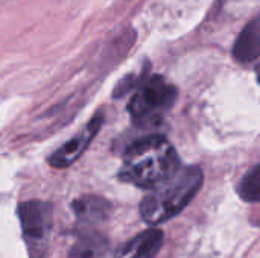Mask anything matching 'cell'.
Segmentation results:
<instances>
[{
  "label": "cell",
  "instance_id": "6da1fadb",
  "mask_svg": "<svg viewBox=\"0 0 260 258\" xmlns=\"http://www.w3.org/2000/svg\"><path fill=\"white\" fill-rule=\"evenodd\" d=\"M180 169L175 149L161 137H148L131 144L119 178L142 189H152Z\"/></svg>",
  "mask_w": 260,
  "mask_h": 258
},
{
  "label": "cell",
  "instance_id": "7a4b0ae2",
  "mask_svg": "<svg viewBox=\"0 0 260 258\" xmlns=\"http://www.w3.org/2000/svg\"><path fill=\"white\" fill-rule=\"evenodd\" d=\"M200 167H180L175 173L149 189L140 204L142 219L155 227L178 216L203 187Z\"/></svg>",
  "mask_w": 260,
  "mask_h": 258
},
{
  "label": "cell",
  "instance_id": "3957f363",
  "mask_svg": "<svg viewBox=\"0 0 260 258\" xmlns=\"http://www.w3.org/2000/svg\"><path fill=\"white\" fill-rule=\"evenodd\" d=\"M177 100V88L161 76H152L140 84L129 102L133 120L140 126L158 125Z\"/></svg>",
  "mask_w": 260,
  "mask_h": 258
},
{
  "label": "cell",
  "instance_id": "277c9868",
  "mask_svg": "<svg viewBox=\"0 0 260 258\" xmlns=\"http://www.w3.org/2000/svg\"><path fill=\"white\" fill-rule=\"evenodd\" d=\"M104 123V114H96L91 117V120L85 125L82 131H79L73 138H70L67 143H64L59 149H56L49 157V164L53 169H66L72 166L88 148L91 140L99 132L101 126Z\"/></svg>",
  "mask_w": 260,
  "mask_h": 258
},
{
  "label": "cell",
  "instance_id": "5b68a950",
  "mask_svg": "<svg viewBox=\"0 0 260 258\" xmlns=\"http://www.w3.org/2000/svg\"><path fill=\"white\" fill-rule=\"evenodd\" d=\"M52 205L43 201H27L20 204L18 217L27 242L43 240L52 227Z\"/></svg>",
  "mask_w": 260,
  "mask_h": 258
},
{
  "label": "cell",
  "instance_id": "8992f818",
  "mask_svg": "<svg viewBox=\"0 0 260 258\" xmlns=\"http://www.w3.org/2000/svg\"><path fill=\"white\" fill-rule=\"evenodd\" d=\"M165 242V234L158 228H149L126 242L114 258H155Z\"/></svg>",
  "mask_w": 260,
  "mask_h": 258
},
{
  "label": "cell",
  "instance_id": "52a82bcc",
  "mask_svg": "<svg viewBox=\"0 0 260 258\" xmlns=\"http://www.w3.org/2000/svg\"><path fill=\"white\" fill-rule=\"evenodd\" d=\"M233 56L241 64L253 62L260 56V15L251 20L241 32L233 47Z\"/></svg>",
  "mask_w": 260,
  "mask_h": 258
},
{
  "label": "cell",
  "instance_id": "ba28073f",
  "mask_svg": "<svg viewBox=\"0 0 260 258\" xmlns=\"http://www.w3.org/2000/svg\"><path fill=\"white\" fill-rule=\"evenodd\" d=\"M110 210V202L99 196H82L73 202V211L76 217L84 224L104 222L108 217Z\"/></svg>",
  "mask_w": 260,
  "mask_h": 258
},
{
  "label": "cell",
  "instance_id": "9c48e42d",
  "mask_svg": "<svg viewBox=\"0 0 260 258\" xmlns=\"http://www.w3.org/2000/svg\"><path fill=\"white\" fill-rule=\"evenodd\" d=\"M108 243L99 234H90L81 237L70 251V258H101Z\"/></svg>",
  "mask_w": 260,
  "mask_h": 258
},
{
  "label": "cell",
  "instance_id": "30bf717a",
  "mask_svg": "<svg viewBox=\"0 0 260 258\" xmlns=\"http://www.w3.org/2000/svg\"><path fill=\"white\" fill-rule=\"evenodd\" d=\"M238 193L247 202H260V166L245 173L239 182Z\"/></svg>",
  "mask_w": 260,
  "mask_h": 258
},
{
  "label": "cell",
  "instance_id": "8fae6325",
  "mask_svg": "<svg viewBox=\"0 0 260 258\" xmlns=\"http://www.w3.org/2000/svg\"><path fill=\"white\" fill-rule=\"evenodd\" d=\"M136 84H137V81H136V78L133 76V75H128L126 78H123L119 84H117V87H116V90H114V97H122V96H125L128 91H131L134 87H136Z\"/></svg>",
  "mask_w": 260,
  "mask_h": 258
},
{
  "label": "cell",
  "instance_id": "7c38bea8",
  "mask_svg": "<svg viewBox=\"0 0 260 258\" xmlns=\"http://www.w3.org/2000/svg\"><path fill=\"white\" fill-rule=\"evenodd\" d=\"M256 71H257V79H259V82H260V65L257 67V70H256Z\"/></svg>",
  "mask_w": 260,
  "mask_h": 258
}]
</instances>
